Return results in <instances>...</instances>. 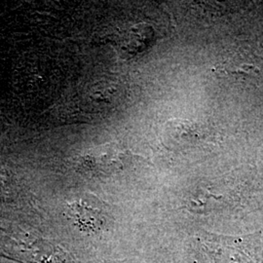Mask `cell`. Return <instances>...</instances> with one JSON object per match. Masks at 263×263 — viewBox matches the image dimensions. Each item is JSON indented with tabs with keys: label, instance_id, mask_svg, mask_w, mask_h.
I'll return each instance as SVG.
<instances>
[{
	"label": "cell",
	"instance_id": "cell-2",
	"mask_svg": "<svg viewBox=\"0 0 263 263\" xmlns=\"http://www.w3.org/2000/svg\"><path fill=\"white\" fill-rule=\"evenodd\" d=\"M194 129L192 124L182 120H173L165 125L162 137L166 145L178 149L184 148L193 140Z\"/></svg>",
	"mask_w": 263,
	"mask_h": 263
},
{
	"label": "cell",
	"instance_id": "cell-1",
	"mask_svg": "<svg viewBox=\"0 0 263 263\" xmlns=\"http://www.w3.org/2000/svg\"><path fill=\"white\" fill-rule=\"evenodd\" d=\"M205 243L216 263H263V245L256 235L235 238L207 234Z\"/></svg>",
	"mask_w": 263,
	"mask_h": 263
}]
</instances>
